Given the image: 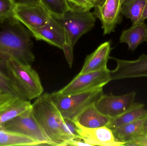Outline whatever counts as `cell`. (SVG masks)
<instances>
[{
    "mask_svg": "<svg viewBox=\"0 0 147 146\" xmlns=\"http://www.w3.org/2000/svg\"><path fill=\"white\" fill-rule=\"evenodd\" d=\"M22 23L13 18L0 31V54L13 57L31 65L35 61L30 33Z\"/></svg>",
    "mask_w": 147,
    "mask_h": 146,
    "instance_id": "6da1fadb",
    "label": "cell"
},
{
    "mask_svg": "<svg viewBox=\"0 0 147 146\" xmlns=\"http://www.w3.org/2000/svg\"><path fill=\"white\" fill-rule=\"evenodd\" d=\"M32 110L35 119L52 146H65L62 130L63 117L50 93L42 94L36 98L32 104Z\"/></svg>",
    "mask_w": 147,
    "mask_h": 146,
    "instance_id": "7a4b0ae2",
    "label": "cell"
},
{
    "mask_svg": "<svg viewBox=\"0 0 147 146\" xmlns=\"http://www.w3.org/2000/svg\"><path fill=\"white\" fill-rule=\"evenodd\" d=\"M0 54L5 70L26 100L30 101L43 94L44 88L39 75L31 65Z\"/></svg>",
    "mask_w": 147,
    "mask_h": 146,
    "instance_id": "3957f363",
    "label": "cell"
},
{
    "mask_svg": "<svg viewBox=\"0 0 147 146\" xmlns=\"http://www.w3.org/2000/svg\"><path fill=\"white\" fill-rule=\"evenodd\" d=\"M102 87L69 95H62L57 92L50 95L62 117L75 121L85 109L95 103L102 95Z\"/></svg>",
    "mask_w": 147,
    "mask_h": 146,
    "instance_id": "277c9868",
    "label": "cell"
},
{
    "mask_svg": "<svg viewBox=\"0 0 147 146\" xmlns=\"http://www.w3.org/2000/svg\"><path fill=\"white\" fill-rule=\"evenodd\" d=\"M53 17L64 29L65 43L73 48L81 36L92 29L96 22L95 15L90 11L69 10L62 15Z\"/></svg>",
    "mask_w": 147,
    "mask_h": 146,
    "instance_id": "5b68a950",
    "label": "cell"
},
{
    "mask_svg": "<svg viewBox=\"0 0 147 146\" xmlns=\"http://www.w3.org/2000/svg\"><path fill=\"white\" fill-rule=\"evenodd\" d=\"M1 129L30 137L39 146H52L35 119L32 108L3 124Z\"/></svg>",
    "mask_w": 147,
    "mask_h": 146,
    "instance_id": "8992f818",
    "label": "cell"
},
{
    "mask_svg": "<svg viewBox=\"0 0 147 146\" xmlns=\"http://www.w3.org/2000/svg\"><path fill=\"white\" fill-rule=\"evenodd\" d=\"M110 81V70L108 68L99 71L79 73L57 92L63 95L76 94L103 87Z\"/></svg>",
    "mask_w": 147,
    "mask_h": 146,
    "instance_id": "52a82bcc",
    "label": "cell"
},
{
    "mask_svg": "<svg viewBox=\"0 0 147 146\" xmlns=\"http://www.w3.org/2000/svg\"><path fill=\"white\" fill-rule=\"evenodd\" d=\"M52 15L40 0L29 4L16 5L13 18L27 28H38L45 25Z\"/></svg>",
    "mask_w": 147,
    "mask_h": 146,
    "instance_id": "ba28073f",
    "label": "cell"
},
{
    "mask_svg": "<svg viewBox=\"0 0 147 146\" xmlns=\"http://www.w3.org/2000/svg\"><path fill=\"white\" fill-rule=\"evenodd\" d=\"M136 93L134 91L121 96L112 93L103 94L96 101L95 105L100 112L114 118L121 115L132 107L134 103Z\"/></svg>",
    "mask_w": 147,
    "mask_h": 146,
    "instance_id": "9c48e42d",
    "label": "cell"
},
{
    "mask_svg": "<svg viewBox=\"0 0 147 146\" xmlns=\"http://www.w3.org/2000/svg\"><path fill=\"white\" fill-rule=\"evenodd\" d=\"M116 61L115 69L110 70L111 81L128 78L147 77V55L142 54L134 61L110 57Z\"/></svg>",
    "mask_w": 147,
    "mask_h": 146,
    "instance_id": "30bf717a",
    "label": "cell"
},
{
    "mask_svg": "<svg viewBox=\"0 0 147 146\" xmlns=\"http://www.w3.org/2000/svg\"><path fill=\"white\" fill-rule=\"evenodd\" d=\"M121 0H105L103 3L94 7V15L101 21L104 35L115 31L121 21Z\"/></svg>",
    "mask_w": 147,
    "mask_h": 146,
    "instance_id": "8fae6325",
    "label": "cell"
},
{
    "mask_svg": "<svg viewBox=\"0 0 147 146\" xmlns=\"http://www.w3.org/2000/svg\"><path fill=\"white\" fill-rule=\"evenodd\" d=\"M37 40H43L63 49L66 43L65 32L62 25L52 15L46 24L38 28H28Z\"/></svg>",
    "mask_w": 147,
    "mask_h": 146,
    "instance_id": "7c38bea8",
    "label": "cell"
},
{
    "mask_svg": "<svg viewBox=\"0 0 147 146\" xmlns=\"http://www.w3.org/2000/svg\"><path fill=\"white\" fill-rule=\"evenodd\" d=\"M75 122L80 139L91 146H124V143L117 140L112 130L107 127L88 128Z\"/></svg>",
    "mask_w": 147,
    "mask_h": 146,
    "instance_id": "4fadbf2b",
    "label": "cell"
},
{
    "mask_svg": "<svg viewBox=\"0 0 147 146\" xmlns=\"http://www.w3.org/2000/svg\"><path fill=\"white\" fill-rule=\"evenodd\" d=\"M30 101L10 95L0 102V129L7 122L31 109Z\"/></svg>",
    "mask_w": 147,
    "mask_h": 146,
    "instance_id": "5bb4252c",
    "label": "cell"
},
{
    "mask_svg": "<svg viewBox=\"0 0 147 146\" xmlns=\"http://www.w3.org/2000/svg\"><path fill=\"white\" fill-rule=\"evenodd\" d=\"M111 50L110 42L107 41L100 45L94 52L86 57L79 73H85L107 68V62L110 58Z\"/></svg>",
    "mask_w": 147,
    "mask_h": 146,
    "instance_id": "9a60e30c",
    "label": "cell"
},
{
    "mask_svg": "<svg viewBox=\"0 0 147 146\" xmlns=\"http://www.w3.org/2000/svg\"><path fill=\"white\" fill-rule=\"evenodd\" d=\"M92 104L85 109L76 118L75 121L83 127L96 128L107 127L111 118L102 114Z\"/></svg>",
    "mask_w": 147,
    "mask_h": 146,
    "instance_id": "2e32d148",
    "label": "cell"
},
{
    "mask_svg": "<svg viewBox=\"0 0 147 146\" xmlns=\"http://www.w3.org/2000/svg\"><path fill=\"white\" fill-rule=\"evenodd\" d=\"M147 38V26L144 21H142L123 30L120 36V42L127 44L129 49L134 51L140 45L146 42Z\"/></svg>",
    "mask_w": 147,
    "mask_h": 146,
    "instance_id": "e0dca14e",
    "label": "cell"
},
{
    "mask_svg": "<svg viewBox=\"0 0 147 146\" xmlns=\"http://www.w3.org/2000/svg\"><path fill=\"white\" fill-rule=\"evenodd\" d=\"M147 116L112 129L117 140L125 144L144 134L143 124Z\"/></svg>",
    "mask_w": 147,
    "mask_h": 146,
    "instance_id": "ac0fdd59",
    "label": "cell"
},
{
    "mask_svg": "<svg viewBox=\"0 0 147 146\" xmlns=\"http://www.w3.org/2000/svg\"><path fill=\"white\" fill-rule=\"evenodd\" d=\"M144 107L143 104L134 103L128 110L117 117L111 118L107 127L112 130L147 116V110Z\"/></svg>",
    "mask_w": 147,
    "mask_h": 146,
    "instance_id": "d6986e66",
    "label": "cell"
},
{
    "mask_svg": "<svg viewBox=\"0 0 147 146\" xmlns=\"http://www.w3.org/2000/svg\"><path fill=\"white\" fill-rule=\"evenodd\" d=\"M147 0H126L121 6V14L130 19L132 24L144 21L142 14Z\"/></svg>",
    "mask_w": 147,
    "mask_h": 146,
    "instance_id": "ffe728a7",
    "label": "cell"
},
{
    "mask_svg": "<svg viewBox=\"0 0 147 146\" xmlns=\"http://www.w3.org/2000/svg\"><path fill=\"white\" fill-rule=\"evenodd\" d=\"M39 146L34 140L26 135L0 129V146Z\"/></svg>",
    "mask_w": 147,
    "mask_h": 146,
    "instance_id": "44dd1931",
    "label": "cell"
},
{
    "mask_svg": "<svg viewBox=\"0 0 147 146\" xmlns=\"http://www.w3.org/2000/svg\"><path fill=\"white\" fill-rule=\"evenodd\" d=\"M0 89L6 94L20 97L26 99L13 81L10 79L3 64L0 54Z\"/></svg>",
    "mask_w": 147,
    "mask_h": 146,
    "instance_id": "7402d4cb",
    "label": "cell"
},
{
    "mask_svg": "<svg viewBox=\"0 0 147 146\" xmlns=\"http://www.w3.org/2000/svg\"><path fill=\"white\" fill-rule=\"evenodd\" d=\"M62 130L63 135L66 142L65 146L71 140L80 139V136L78 132L77 125L74 121L63 117Z\"/></svg>",
    "mask_w": 147,
    "mask_h": 146,
    "instance_id": "603a6c76",
    "label": "cell"
},
{
    "mask_svg": "<svg viewBox=\"0 0 147 146\" xmlns=\"http://www.w3.org/2000/svg\"><path fill=\"white\" fill-rule=\"evenodd\" d=\"M53 16L62 15L69 10L65 0H40Z\"/></svg>",
    "mask_w": 147,
    "mask_h": 146,
    "instance_id": "cb8c5ba5",
    "label": "cell"
},
{
    "mask_svg": "<svg viewBox=\"0 0 147 146\" xmlns=\"http://www.w3.org/2000/svg\"><path fill=\"white\" fill-rule=\"evenodd\" d=\"M69 10L90 11L94 7L96 0H65Z\"/></svg>",
    "mask_w": 147,
    "mask_h": 146,
    "instance_id": "d4e9b609",
    "label": "cell"
},
{
    "mask_svg": "<svg viewBox=\"0 0 147 146\" xmlns=\"http://www.w3.org/2000/svg\"><path fill=\"white\" fill-rule=\"evenodd\" d=\"M15 7L12 0H0V22L13 18Z\"/></svg>",
    "mask_w": 147,
    "mask_h": 146,
    "instance_id": "484cf974",
    "label": "cell"
},
{
    "mask_svg": "<svg viewBox=\"0 0 147 146\" xmlns=\"http://www.w3.org/2000/svg\"><path fill=\"white\" fill-rule=\"evenodd\" d=\"M66 61L69 63L70 67H72L74 61V48L69 45L65 43L63 49Z\"/></svg>",
    "mask_w": 147,
    "mask_h": 146,
    "instance_id": "4316f807",
    "label": "cell"
},
{
    "mask_svg": "<svg viewBox=\"0 0 147 146\" xmlns=\"http://www.w3.org/2000/svg\"><path fill=\"white\" fill-rule=\"evenodd\" d=\"M81 139H77L71 140L67 143L66 146H91L90 145L83 141H81Z\"/></svg>",
    "mask_w": 147,
    "mask_h": 146,
    "instance_id": "83f0119b",
    "label": "cell"
},
{
    "mask_svg": "<svg viewBox=\"0 0 147 146\" xmlns=\"http://www.w3.org/2000/svg\"><path fill=\"white\" fill-rule=\"evenodd\" d=\"M40 0H12L16 5L20 4H29L36 2Z\"/></svg>",
    "mask_w": 147,
    "mask_h": 146,
    "instance_id": "f1b7e54d",
    "label": "cell"
},
{
    "mask_svg": "<svg viewBox=\"0 0 147 146\" xmlns=\"http://www.w3.org/2000/svg\"><path fill=\"white\" fill-rule=\"evenodd\" d=\"M10 95H12L6 94V93H4L0 89V102L2 101L3 99H6V98L7 97H9Z\"/></svg>",
    "mask_w": 147,
    "mask_h": 146,
    "instance_id": "f546056e",
    "label": "cell"
},
{
    "mask_svg": "<svg viewBox=\"0 0 147 146\" xmlns=\"http://www.w3.org/2000/svg\"><path fill=\"white\" fill-rule=\"evenodd\" d=\"M142 18V19L144 21H145V20L147 19V1L146 3V5H145L144 10H143Z\"/></svg>",
    "mask_w": 147,
    "mask_h": 146,
    "instance_id": "4dcf8cb0",
    "label": "cell"
},
{
    "mask_svg": "<svg viewBox=\"0 0 147 146\" xmlns=\"http://www.w3.org/2000/svg\"><path fill=\"white\" fill-rule=\"evenodd\" d=\"M143 132L145 135L147 137V117L143 124Z\"/></svg>",
    "mask_w": 147,
    "mask_h": 146,
    "instance_id": "1f68e13d",
    "label": "cell"
},
{
    "mask_svg": "<svg viewBox=\"0 0 147 146\" xmlns=\"http://www.w3.org/2000/svg\"><path fill=\"white\" fill-rule=\"evenodd\" d=\"M105 0H96V4L95 6L100 5L104 3Z\"/></svg>",
    "mask_w": 147,
    "mask_h": 146,
    "instance_id": "d6a6232c",
    "label": "cell"
},
{
    "mask_svg": "<svg viewBox=\"0 0 147 146\" xmlns=\"http://www.w3.org/2000/svg\"><path fill=\"white\" fill-rule=\"evenodd\" d=\"M125 1H126V0H121V4H122L123 3V2Z\"/></svg>",
    "mask_w": 147,
    "mask_h": 146,
    "instance_id": "836d02e7",
    "label": "cell"
},
{
    "mask_svg": "<svg viewBox=\"0 0 147 146\" xmlns=\"http://www.w3.org/2000/svg\"><path fill=\"white\" fill-rule=\"evenodd\" d=\"M146 42H147V38L146 40Z\"/></svg>",
    "mask_w": 147,
    "mask_h": 146,
    "instance_id": "e575fe53",
    "label": "cell"
},
{
    "mask_svg": "<svg viewBox=\"0 0 147 146\" xmlns=\"http://www.w3.org/2000/svg\"></svg>",
    "mask_w": 147,
    "mask_h": 146,
    "instance_id": "d590c367",
    "label": "cell"
}]
</instances>
